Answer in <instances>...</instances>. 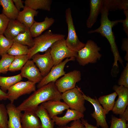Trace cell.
<instances>
[{
  "mask_svg": "<svg viewBox=\"0 0 128 128\" xmlns=\"http://www.w3.org/2000/svg\"><path fill=\"white\" fill-rule=\"evenodd\" d=\"M81 76L80 71L74 70L65 73L56 81L55 84L59 91L62 93L74 88L76 83L81 80Z\"/></svg>",
  "mask_w": 128,
  "mask_h": 128,
  "instance_id": "cell-9",
  "label": "cell"
},
{
  "mask_svg": "<svg viewBox=\"0 0 128 128\" xmlns=\"http://www.w3.org/2000/svg\"><path fill=\"white\" fill-rule=\"evenodd\" d=\"M50 48V53L54 66L59 64L65 58H76L77 52L69 49L67 46L65 39H62L54 42Z\"/></svg>",
  "mask_w": 128,
  "mask_h": 128,
  "instance_id": "cell-6",
  "label": "cell"
},
{
  "mask_svg": "<svg viewBox=\"0 0 128 128\" xmlns=\"http://www.w3.org/2000/svg\"><path fill=\"white\" fill-rule=\"evenodd\" d=\"M34 112L40 120L41 128H54V122L41 104L39 106Z\"/></svg>",
  "mask_w": 128,
  "mask_h": 128,
  "instance_id": "cell-24",
  "label": "cell"
},
{
  "mask_svg": "<svg viewBox=\"0 0 128 128\" xmlns=\"http://www.w3.org/2000/svg\"><path fill=\"white\" fill-rule=\"evenodd\" d=\"M13 40L14 42L28 46L31 48L34 45L33 39L31 36L29 28L27 29L24 32L19 34Z\"/></svg>",
  "mask_w": 128,
  "mask_h": 128,
  "instance_id": "cell-29",
  "label": "cell"
},
{
  "mask_svg": "<svg viewBox=\"0 0 128 128\" xmlns=\"http://www.w3.org/2000/svg\"><path fill=\"white\" fill-rule=\"evenodd\" d=\"M113 89L118 96L112 111L115 114H121L126 109L128 105V88L123 86L114 85Z\"/></svg>",
  "mask_w": 128,
  "mask_h": 128,
  "instance_id": "cell-13",
  "label": "cell"
},
{
  "mask_svg": "<svg viewBox=\"0 0 128 128\" xmlns=\"http://www.w3.org/2000/svg\"><path fill=\"white\" fill-rule=\"evenodd\" d=\"M117 96V93L115 91L109 95L101 96L98 99L106 114L110 111L112 110L115 102V100Z\"/></svg>",
  "mask_w": 128,
  "mask_h": 128,
  "instance_id": "cell-25",
  "label": "cell"
},
{
  "mask_svg": "<svg viewBox=\"0 0 128 128\" xmlns=\"http://www.w3.org/2000/svg\"><path fill=\"white\" fill-rule=\"evenodd\" d=\"M45 52L42 55L39 53L36 54L31 58L43 78L47 75L54 66L50 53V48Z\"/></svg>",
  "mask_w": 128,
  "mask_h": 128,
  "instance_id": "cell-11",
  "label": "cell"
},
{
  "mask_svg": "<svg viewBox=\"0 0 128 128\" xmlns=\"http://www.w3.org/2000/svg\"><path fill=\"white\" fill-rule=\"evenodd\" d=\"M65 35L54 33L50 30L45 32L44 34L35 38L33 39L34 45L29 49L27 55L29 59L32 56L40 52H46L50 48L55 42L64 38Z\"/></svg>",
  "mask_w": 128,
  "mask_h": 128,
  "instance_id": "cell-3",
  "label": "cell"
},
{
  "mask_svg": "<svg viewBox=\"0 0 128 128\" xmlns=\"http://www.w3.org/2000/svg\"><path fill=\"white\" fill-rule=\"evenodd\" d=\"M126 16L124 20H120V23H123V30L128 37V10L123 11Z\"/></svg>",
  "mask_w": 128,
  "mask_h": 128,
  "instance_id": "cell-39",
  "label": "cell"
},
{
  "mask_svg": "<svg viewBox=\"0 0 128 128\" xmlns=\"http://www.w3.org/2000/svg\"><path fill=\"white\" fill-rule=\"evenodd\" d=\"M65 18L68 29V36L65 40L66 45L70 49L77 52L84 47L85 44L79 40L77 34L70 8L66 9Z\"/></svg>",
  "mask_w": 128,
  "mask_h": 128,
  "instance_id": "cell-7",
  "label": "cell"
},
{
  "mask_svg": "<svg viewBox=\"0 0 128 128\" xmlns=\"http://www.w3.org/2000/svg\"><path fill=\"white\" fill-rule=\"evenodd\" d=\"M1 56L0 73L5 74L9 71V68L14 60V56L8 54L2 55Z\"/></svg>",
  "mask_w": 128,
  "mask_h": 128,
  "instance_id": "cell-32",
  "label": "cell"
},
{
  "mask_svg": "<svg viewBox=\"0 0 128 128\" xmlns=\"http://www.w3.org/2000/svg\"><path fill=\"white\" fill-rule=\"evenodd\" d=\"M36 83L29 80L20 81L10 87L7 91L9 100L13 103L23 95L28 94L36 91Z\"/></svg>",
  "mask_w": 128,
  "mask_h": 128,
  "instance_id": "cell-8",
  "label": "cell"
},
{
  "mask_svg": "<svg viewBox=\"0 0 128 128\" xmlns=\"http://www.w3.org/2000/svg\"><path fill=\"white\" fill-rule=\"evenodd\" d=\"M120 118L125 119L127 121L128 120V106H127L125 110L121 115H119Z\"/></svg>",
  "mask_w": 128,
  "mask_h": 128,
  "instance_id": "cell-43",
  "label": "cell"
},
{
  "mask_svg": "<svg viewBox=\"0 0 128 128\" xmlns=\"http://www.w3.org/2000/svg\"><path fill=\"white\" fill-rule=\"evenodd\" d=\"M8 117L6 106L0 104V124L4 128H8Z\"/></svg>",
  "mask_w": 128,
  "mask_h": 128,
  "instance_id": "cell-35",
  "label": "cell"
},
{
  "mask_svg": "<svg viewBox=\"0 0 128 128\" xmlns=\"http://www.w3.org/2000/svg\"><path fill=\"white\" fill-rule=\"evenodd\" d=\"M22 78L36 84L39 83L43 77L38 68L32 60H28L21 70Z\"/></svg>",
  "mask_w": 128,
  "mask_h": 128,
  "instance_id": "cell-14",
  "label": "cell"
},
{
  "mask_svg": "<svg viewBox=\"0 0 128 128\" xmlns=\"http://www.w3.org/2000/svg\"><path fill=\"white\" fill-rule=\"evenodd\" d=\"M8 96L7 93L3 91L0 88V101L8 99Z\"/></svg>",
  "mask_w": 128,
  "mask_h": 128,
  "instance_id": "cell-44",
  "label": "cell"
},
{
  "mask_svg": "<svg viewBox=\"0 0 128 128\" xmlns=\"http://www.w3.org/2000/svg\"><path fill=\"white\" fill-rule=\"evenodd\" d=\"M84 117L83 113L75 110L69 109L67 110L65 114L63 116H54L52 119L55 124L59 127L66 126L72 121L81 119Z\"/></svg>",
  "mask_w": 128,
  "mask_h": 128,
  "instance_id": "cell-17",
  "label": "cell"
},
{
  "mask_svg": "<svg viewBox=\"0 0 128 128\" xmlns=\"http://www.w3.org/2000/svg\"><path fill=\"white\" fill-rule=\"evenodd\" d=\"M28 28L17 19L10 20L3 35L8 39L13 40L19 34Z\"/></svg>",
  "mask_w": 128,
  "mask_h": 128,
  "instance_id": "cell-19",
  "label": "cell"
},
{
  "mask_svg": "<svg viewBox=\"0 0 128 128\" xmlns=\"http://www.w3.org/2000/svg\"><path fill=\"white\" fill-rule=\"evenodd\" d=\"M75 58V57L67 58L58 65L54 66L47 75L38 83L37 88L38 89L40 88L50 82H55L59 77L65 74L64 68L66 63L70 61H74Z\"/></svg>",
  "mask_w": 128,
  "mask_h": 128,
  "instance_id": "cell-10",
  "label": "cell"
},
{
  "mask_svg": "<svg viewBox=\"0 0 128 128\" xmlns=\"http://www.w3.org/2000/svg\"><path fill=\"white\" fill-rule=\"evenodd\" d=\"M109 11L103 4L101 12L100 25L97 29L88 31L89 33H97L105 37L109 41L114 57L113 66H118L119 61L123 65V61L119 54L115 41V38L112 30V28L120 23V20L110 21L109 19Z\"/></svg>",
  "mask_w": 128,
  "mask_h": 128,
  "instance_id": "cell-2",
  "label": "cell"
},
{
  "mask_svg": "<svg viewBox=\"0 0 128 128\" xmlns=\"http://www.w3.org/2000/svg\"><path fill=\"white\" fill-rule=\"evenodd\" d=\"M12 0L15 7L18 11H20L21 9H24L25 5L23 4L24 2L23 1L21 0Z\"/></svg>",
  "mask_w": 128,
  "mask_h": 128,
  "instance_id": "cell-41",
  "label": "cell"
},
{
  "mask_svg": "<svg viewBox=\"0 0 128 128\" xmlns=\"http://www.w3.org/2000/svg\"><path fill=\"white\" fill-rule=\"evenodd\" d=\"M13 40L9 39L3 35H0V55L7 54V52L12 45Z\"/></svg>",
  "mask_w": 128,
  "mask_h": 128,
  "instance_id": "cell-33",
  "label": "cell"
},
{
  "mask_svg": "<svg viewBox=\"0 0 128 128\" xmlns=\"http://www.w3.org/2000/svg\"><path fill=\"white\" fill-rule=\"evenodd\" d=\"M0 128H4L0 124Z\"/></svg>",
  "mask_w": 128,
  "mask_h": 128,
  "instance_id": "cell-45",
  "label": "cell"
},
{
  "mask_svg": "<svg viewBox=\"0 0 128 128\" xmlns=\"http://www.w3.org/2000/svg\"><path fill=\"white\" fill-rule=\"evenodd\" d=\"M118 84V85L123 86L128 88V62L121 73Z\"/></svg>",
  "mask_w": 128,
  "mask_h": 128,
  "instance_id": "cell-36",
  "label": "cell"
},
{
  "mask_svg": "<svg viewBox=\"0 0 128 128\" xmlns=\"http://www.w3.org/2000/svg\"><path fill=\"white\" fill-rule=\"evenodd\" d=\"M121 49L125 51L126 53L125 56V59L128 62V38H125L123 39L121 46Z\"/></svg>",
  "mask_w": 128,
  "mask_h": 128,
  "instance_id": "cell-40",
  "label": "cell"
},
{
  "mask_svg": "<svg viewBox=\"0 0 128 128\" xmlns=\"http://www.w3.org/2000/svg\"><path fill=\"white\" fill-rule=\"evenodd\" d=\"M41 104L51 119L58 114H61L64 111L69 108L65 102L60 101H49Z\"/></svg>",
  "mask_w": 128,
  "mask_h": 128,
  "instance_id": "cell-16",
  "label": "cell"
},
{
  "mask_svg": "<svg viewBox=\"0 0 128 128\" xmlns=\"http://www.w3.org/2000/svg\"><path fill=\"white\" fill-rule=\"evenodd\" d=\"M8 117V128H22L21 124L22 114L13 103H10L6 106Z\"/></svg>",
  "mask_w": 128,
  "mask_h": 128,
  "instance_id": "cell-15",
  "label": "cell"
},
{
  "mask_svg": "<svg viewBox=\"0 0 128 128\" xmlns=\"http://www.w3.org/2000/svg\"></svg>",
  "mask_w": 128,
  "mask_h": 128,
  "instance_id": "cell-46",
  "label": "cell"
},
{
  "mask_svg": "<svg viewBox=\"0 0 128 128\" xmlns=\"http://www.w3.org/2000/svg\"><path fill=\"white\" fill-rule=\"evenodd\" d=\"M55 21L53 18L47 16H46L42 22L35 21L29 28L32 37L35 38L40 35L43 32L49 28Z\"/></svg>",
  "mask_w": 128,
  "mask_h": 128,
  "instance_id": "cell-21",
  "label": "cell"
},
{
  "mask_svg": "<svg viewBox=\"0 0 128 128\" xmlns=\"http://www.w3.org/2000/svg\"><path fill=\"white\" fill-rule=\"evenodd\" d=\"M61 94L55 82H50L36 90L17 108L21 112H34L39 105L44 102L49 101H60Z\"/></svg>",
  "mask_w": 128,
  "mask_h": 128,
  "instance_id": "cell-1",
  "label": "cell"
},
{
  "mask_svg": "<svg viewBox=\"0 0 128 128\" xmlns=\"http://www.w3.org/2000/svg\"><path fill=\"white\" fill-rule=\"evenodd\" d=\"M90 11L86 22L87 27L91 28L96 22L98 16L101 13L103 5V0H90Z\"/></svg>",
  "mask_w": 128,
  "mask_h": 128,
  "instance_id": "cell-18",
  "label": "cell"
},
{
  "mask_svg": "<svg viewBox=\"0 0 128 128\" xmlns=\"http://www.w3.org/2000/svg\"><path fill=\"white\" fill-rule=\"evenodd\" d=\"M56 128H86L82 123L80 119L73 121L70 123V126H65L59 127Z\"/></svg>",
  "mask_w": 128,
  "mask_h": 128,
  "instance_id": "cell-38",
  "label": "cell"
},
{
  "mask_svg": "<svg viewBox=\"0 0 128 128\" xmlns=\"http://www.w3.org/2000/svg\"><path fill=\"white\" fill-rule=\"evenodd\" d=\"M83 96L85 100L89 102L93 106L94 111L91 114V116L96 120V126L102 128H109L106 120V111L99 103L96 97L95 99L87 96L83 93Z\"/></svg>",
  "mask_w": 128,
  "mask_h": 128,
  "instance_id": "cell-12",
  "label": "cell"
},
{
  "mask_svg": "<svg viewBox=\"0 0 128 128\" xmlns=\"http://www.w3.org/2000/svg\"><path fill=\"white\" fill-rule=\"evenodd\" d=\"M127 122L125 119L117 118L112 115L110 121L111 124L110 128H128Z\"/></svg>",
  "mask_w": 128,
  "mask_h": 128,
  "instance_id": "cell-34",
  "label": "cell"
},
{
  "mask_svg": "<svg viewBox=\"0 0 128 128\" xmlns=\"http://www.w3.org/2000/svg\"><path fill=\"white\" fill-rule=\"evenodd\" d=\"M0 5L2 7V13L10 20L17 19L19 12L12 0H0Z\"/></svg>",
  "mask_w": 128,
  "mask_h": 128,
  "instance_id": "cell-23",
  "label": "cell"
},
{
  "mask_svg": "<svg viewBox=\"0 0 128 128\" xmlns=\"http://www.w3.org/2000/svg\"><path fill=\"white\" fill-rule=\"evenodd\" d=\"M101 48L93 41H87L84 47L77 52L75 58L79 64L83 66L89 63H94L102 56L99 53Z\"/></svg>",
  "mask_w": 128,
  "mask_h": 128,
  "instance_id": "cell-4",
  "label": "cell"
},
{
  "mask_svg": "<svg viewBox=\"0 0 128 128\" xmlns=\"http://www.w3.org/2000/svg\"><path fill=\"white\" fill-rule=\"evenodd\" d=\"M52 2L51 0H26L24 1L25 6L36 10L40 9L49 11Z\"/></svg>",
  "mask_w": 128,
  "mask_h": 128,
  "instance_id": "cell-26",
  "label": "cell"
},
{
  "mask_svg": "<svg viewBox=\"0 0 128 128\" xmlns=\"http://www.w3.org/2000/svg\"><path fill=\"white\" fill-rule=\"evenodd\" d=\"M21 124L22 128H41L40 120L33 112H24L22 114Z\"/></svg>",
  "mask_w": 128,
  "mask_h": 128,
  "instance_id": "cell-22",
  "label": "cell"
},
{
  "mask_svg": "<svg viewBox=\"0 0 128 128\" xmlns=\"http://www.w3.org/2000/svg\"><path fill=\"white\" fill-rule=\"evenodd\" d=\"M10 19L4 14H0V35H3Z\"/></svg>",
  "mask_w": 128,
  "mask_h": 128,
  "instance_id": "cell-37",
  "label": "cell"
},
{
  "mask_svg": "<svg viewBox=\"0 0 128 128\" xmlns=\"http://www.w3.org/2000/svg\"><path fill=\"white\" fill-rule=\"evenodd\" d=\"M22 80V78L20 73L11 76H0V88L6 92L10 87Z\"/></svg>",
  "mask_w": 128,
  "mask_h": 128,
  "instance_id": "cell-28",
  "label": "cell"
},
{
  "mask_svg": "<svg viewBox=\"0 0 128 128\" xmlns=\"http://www.w3.org/2000/svg\"><path fill=\"white\" fill-rule=\"evenodd\" d=\"M103 3L109 11L128 10V0H103Z\"/></svg>",
  "mask_w": 128,
  "mask_h": 128,
  "instance_id": "cell-27",
  "label": "cell"
},
{
  "mask_svg": "<svg viewBox=\"0 0 128 128\" xmlns=\"http://www.w3.org/2000/svg\"><path fill=\"white\" fill-rule=\"evenodd\" d=\"M28 60L27 55L14 56L9 71L14 72L21 70Z\"/></svg>",
  "mask_w": 128,
  "mask_h": 128,
  "instance_id": "cell-31",
  "label": "cell"
},
{
  "mask_svg": "<svg viewBox=\"0 0 128 128\" xmlns=\"http://www.w3.org/2000/svg\"><path fill=\"white\" fill-rule=\"evenodd\" d=\"M82 123L84 125L86 128H98L97 126H94L89 123L87 121L82 118L81 119Z\"/></svg>",
  "mask_w": 128,
  "mask_h": 128,
  "instance_id": "cell-42",
  "label": "cell"
},
{
  "mask_svg": "<svg viewBox=\"0 0 128 128\" xmlns=\"http://www.w3.org/2000/svg\"><path fill=\"white\" fill-rule=\"evenodd\" d=\"M29 51L27 46L15 42H14L7 54L14 56L26 55Z\"/></svg>",
  "mask_w": 128,
  "mask_h": 128,
  "instance_id": "cell-30",
  "label": "cell"
},
{
  "mask_svg": "<svg viewBox=\"0 0 128 128\" xmlns=\"http://www.w3.org/2000/svg\"><path fill=\"white\" fill-rule=\"evenodd\" d=\"M83 93L81 88L76 86L74 88L62 93V99L70 109L83 113L86 108Z\"/></svg>",
  "mask_w": 128,
  "mask_h": 128,
  "instance_id": "cell-5",
  "label": "cell"
},
{
  "mask_svg": "<svg viewBox=\"0 0 128 128\" xmlns=\"http://www.w3.org/2000/svg\"><path fill=\"white\" fill-rule=\"evenodd\" d=\"M38 13V11L25 6L23 10L19 12L17 19L30 28L35 22L34 17L37 16Z\"/></svg>",
  "mask_w": 128,
  "mask_h": 128,
  "instance_id": "cell-20",
  "label": "cell"
}]
</instances>
